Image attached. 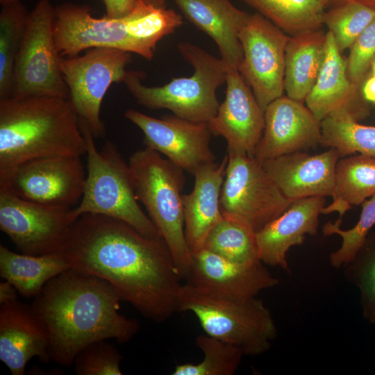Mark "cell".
<instances>
[{"instance_id":"obj_25","label":"cell","mask_w":375,"mask_h":375,"mask_svg":"<svg viewBox=\"0 0 375 375\" xmlns=\"http://www.w3.org/2000/svg\"><path fill=\"white\" fill-rule=\"evenodd\" d=\"M326 40V33L322 29L289 37L284 74V90L288 97L304 103L320 72Z\"/></svg>"},{"instance_id":"obj_26","label":"cell","mask_w":375,"mask_h":375,"mask_svg":"<svg viewBox=\"0 0 375 375\" xmlns=\"http://www.w3.org/2000/svg\"><path fill=\"white\" fill-rule=\"evenodd\" d=\"M70 268L62 251L33 256L17 253L0 245V276L24 297H35L48 281Z\"/></svg>"},{"instance_id":"obj_32","label":"cell","mask_w":375,"mask_h":375,"mask_svg":"<svg viewBox=\"0 0 375 375\" xmlns=\"http://www.w3.org/2000/svg\"><path fill=\"white\" fill-rule=\"evenodd\" d=\"M195 344L203 352V359L198 364L176 365L173 375H233L245 356L239 347L207 334L199 335Z\"/></svg>"},{"instance_id":"obj_7","label":"cell","mask_w":375,"mask_h":375,"mask_svg":"<svg viewBox=\"0 0 375 375\" xmlns=\"http://www.w3.org/2000/svg\"><path fill=\"white\" fill-rule=\"evenodd\" d=\"M128 164L138 201L167 244L182 279H186L192 255L185 235L184 170L148 147L133 153Z\"/></svg>"},{"instance_id":"obj_40","label":"cell","mask_w":375,"mask_h":375,"mask_svg":"<svg viewBox=\"0 0 375 375\" xmlns=\"http://www.w3.org/2000/svg\"><path fill=\"white\" fill-rule=\"evenodd\" d=\"M361 93L367 103L375 104V76L365 79L361 85Z\"/></svg>"},{"instance_id":"obj_29","label":"cell","mask_w":375,"mask_h":375,"mask_svg":"<svg viewBox=\"0 0 375 375\" xmlns=\"http://www.w3.org/2000/svg\"><path fill=\"white\" fill-rule=\"evenodd\" d=\"M203 248L242 265L261 261L256 232L247 224L223 214L207 236Z\"/></svg>"},{"instance_id":"obj_33","label":"cell","mask_w":375,"mask_h":375,"mask_svg":"<svg viewBox=\"0 0 375 375\" xmlns=\"http://www.w3.org/2000/svg\"><path fill=\"white\" fill-rule=\"evenodd\" d=\"M375 18V10L364 4L346 1L325 11L322 17L340 53L351 47L358 35Z\"/></svg>"},{"instance_id":"obj_17","label":"cell","mask_w":375,"mask_h":375,"mask_svg":"<svg viewBox=\"0 0 375 375\" xmlns=\"http://www.w3.org/2000/svg\"><path fill=\"white\" fill-rule=\"evenodd\" d=\"M226 84L225 99L207 122L208 128L226 140L228 153L254 157L265 126V110L239 70H228Z\"/></svg>"},{"instance_id":"obj_31","label":"cell","mask_w":375,"mask_h":375,"mask_svg":"<svg viewBox=\"0 0 375 375\" xmlns=\"http://www.w3.org/2000/svg\"><path fill=\"white\" fill-rule=\"evenodd\" d=\"M28 14L20 1L2 6L0 12V98L11 94L15 61Z\"/></svg>"},{"instance_id":"obj_44","label":"cell","mask_w":375,"mask_h":375,"mask_svg":"<svg viewBox=\"0 0 375 375\" xmlns=\"http://www.w3.org/2000/svg\"><path fill=\"white\" fill-rule=\"evenodd\" d=\"M371 68H372V75L375 76V58L372 62Z\"/></svg>"},{"instance_id":"obj_2","label":"cell","mask_w":375,"mask_h":375,"mask_svg":"<svg viewBox=\"0 0 375 375\" xmlns=\"http://www.w3.org/2000/svg\"><path fill=\"white\" fill-rule=\"evenodd\" d=\"M120 301L106 281L74 268L48 281L31 306L49 333L52 360L68 367L92 342L130 341L140 324L119 312Z\"/></svg>"},{"instance_id":"obj_41","label":"cell","mask_w":375,"mask_h":375,"mask_svg":"<svg viewBox=\"0 0 375 375\" xmlns=\"http://www.w3.org/2000/svg\"><path fill=\"white\" fill-rule=\"evenodd\" d=\"M356 1L360 3L364 4L365 6H367L375 10V0H335V2H338V3H339L343 1Z\"/></svg>"},{"instance_id":"obj_1","label":"cell","mask_w":375,"mask_h":375,"mask_svg":"<svg viewBox=\"0 0 375 375\" xmlns=\"http://www.w3.org/2000/svg\"><path fill=\"white\" fill-rule=\"evenodd\" d=\"M61 251L72 268L106 281L146 318L161 323L178 312L182 277L162 238L86 213L71 225Z\"/></svg>"},{"instance_id":"obj_6","label":"cell","mask_w":375,"mask_h":375,"mask_svg":"<svg viewBox=\"0 0 375 375\" xmlns=\"http://www.w3.org/2000/svg\"><path fill=\"white\" fill-rule=\"evenodd\" d=\"M178 49L194 68L190 77L173 78L162 86L149 87L142 83L140 71H128L123 83L138 103L151 110L168 109L174 115L194 122L207 123L219 106L216 92L226 83L228 68L221 58L188 42Z\"/></svg>"},{"instance_id":"obj_20","label":"cell","mask_w":375,"mask_h":375,"mask_svg":"<svg viewBox=\"0 0 375 375\" xmlns=\"http://www.w3.org/2000/svg\"><path fill=\"white\" fill-rule=\"evenodd\" d=\"M339 158L337 150L329 148L315 155L296 151L265 160L262 165L283 195L294 201L332 196Z\"/></svg>"},{"instance_id":"obj_28","label":"cell","mask_w":375,"mask_h":375,"mask_svg":"<svg viewBox=\"0 0 375 375\" xmlns=\"http://www.w3.org/2000/svg\"><path fill=\"white\" fill-rule=\"evenodd\" d=\"M288 35L321 29L326 8L335 0H242Z\"/></svg>"},{"instance_id":"obj_8","label":"cell","mask_w":375,"mask_h":375,"mask_svg":"<svg viewBox=\"0 0 375 375\" xmlns=\"http://www.w3.org/2000/svg\"><path fill=\"white\" fill-rule=\"evenodd\" d=\"M178 312H191L205 333L239 347L245 356L267 352L277 336L270 310L257 297L236 301L206 294L183 284Z\"/></svg>"},{"instance_id":"obj_24","label":"cell","mask_w":375,"mask_h":375,"mask_svg":"<svg viewBox=\"0 0 375 375\" xmlns=\"http://www.w3.org/2000/svg\"><path fill=\"white\" fill-rule=\"evenodd\" d=\"M228 160L227 153L219 163L212 162L197 169L192 191L183 194L185 235L192 255L203 248L222 217L219 200Z\"/></svg>"},{"instance_id":"obj_13","label":"cell","mask_w":375,"mask_h":375,"mask_svg":"<svg viewBox=\"0 0 375 375\" xmlns=\"http://www.w3.org/2000/svg\"><path fill=\"white\" fill-rule=\"evenodd\" d=\"M290 35L258 12L240 33L243 59L239 72L265 110L284 92L285 49Z\"/></svg>"},{"instance_id":"obj_9","label":"cell","mask_w":375,"mask_h":375,"mask_svg":"<svg viewBox=\"0 0 375 375\" xmlns=\"http://www.w3.org/2000/svg\"><path fill=\"white\" fill-rule=\"evenodd\" d=\"M56 7L40 0L28 14L16 56L11 97L51 96L69 99L53 34Z\"/></svg>"},{"instance_id":"obj_22","label":"cell","mask_w":375,"mask_h":375,"mask_svg":"<svg viewBox=\"0 0 375 375\" xmlns=\"http://www.w3.org/2000/svg\"><path fill=\"white\" fill-rule=\"evenodd\" d=\"M324 197L294 201L280 216L256 232L260 260L290 273L286 256L290 249L303 243L306 235H315L319 217L325 207Z\"/></svg>"},{"instance_id":"obj_16","label":"cell","mask_w":375,"mask_h":375,"mask_svg":"<svg viewBox=\"0 0 375 375\" xmlns=\"http://www.w3.org/2000/svg\"><path fill=\"white\" fill-rule=\"evenodd\" d=\"M186 279L206 294L236 301L256 297L262 290L279 283L262 261L242 265L203 248L192 253Z\"/></svg>"},{"instance_id":"obj_35","label":"cell","mask_w":375,"mask_h":375,"mask_svg":"<svg viewBox=\"0 0 375 375\" xmlns=\"http://www.w3.org/2000/svg\"><path fill=\"white\" fill-rule=\"evenodd\" d=\"M341 224L342 220L338 219L326 223L322 228L324 236L338 235L342 238L340 248L329 256L331 265L337 269L351 261L375 225V194L362 203L359 219L353 227L343 230Z\"/></svg>"},{"instance_id":"obj_21","label":"cell","mask_w":375,"mask_h":375,"mask_svg":"<svg viewBox=\"0 0 375 375\" xmlns=\"http://www.w3.org/2000/svg\"><path fill=\"white\" fill-rule=\"evenodd\" d=\"M320 122L327 116L346 112L357 121L369 113L361 87L351 82L347 60L338 51L332 33H326L325 54L317 81L304 101Z\"/></svg>"},{"instance_id":"obj_19","label":"cell","mask_w":375,"mask_h":375,"mask_svg":"<svg viewBox=\"0 0 375 375\" xmlns=\"http://www.w3.org/2000/svg\"><path fill=\"white\" fill-rule=\"evenodd\" d=\"M33 357L52 360L44 324L31 304L16 300L0 305V360L12 375H24Z\"/></svg>"},{"instance_id":"obj_36","label":"cell","mask_w":375,"mask_h":375,"mask_svg":"<svg viewBox=\"0 0 375 375\" xmlns=\"http://www.w3.org/2000/svg\"><path fill=\"white\" fill-rule=\"evenodd\" d=\"M122 356L106 340L92 342L76 356L74 371L77 375H122Z\"/></svg>"},{"instance_id":"obj_10","label":"cell","mask_w":375,"mask_h":375,"mask_svg":"<svg viewBox=\"0 0 375 375\" xmlns=\"http://www.w3.org/2000/svg\"><path fill=\"white\" fill-rule=\"evenodd\" d=\"M228 155L219 200L222 213L247 224L257 232L293 201L283 195L257 158L246 154Z\"/></svg>"},{"instance_id":"obj_34","label":"cell","mask_w":375,"mask_h":375,"mask_svg":"<svg viewBox=\"0 0 375 375\" xmlns=\"http://www.w3.org/2000/svg\"><path fill=\"white\" fill-rule=\"evenodd\" d=\"M342 269L346 278L360 292L363 317L375 324V232L368 234L355 257Z\"/></svg>"},{"instance_id":"obj_12","label":"cell","mask_w":375,"mask_h":375,"mask_svg":"<svg viewBox=\"0 0 375 375\" xmlns=\"http://www.w3.org/2000/svg\"><path fill=\"white\" fill-rule=\"evenodd\" d=\"M72 208L34 203L0 188V229L22 253L61 251L74 222Z\"/></svg>"},{"instance_id":"obj_15","label":"cell","mask_w":375,"mask_h":375,"mask_svg":"<svg viewBox=\"0 0 375 375\" xmlns=\"http://www.w3.org/2000/svg\"><path fill=\"white\" fill-rule=\"evenodd\" d=\"M124 116L143 132L146 147L165 156L182 169L194 174L201 166L215 162L207 123L174 115L157 119L134 109L127 110Z\"/></svg>"},{"instance_id":"obj_37","label":"cell","mask_w":375,"mask_h":375,"mask_svg":"<svg viewBox=\"0 0 375 375\" xmlns=\"http://www.w3.org/2000/svg\"><path fill=\"white\" fill-rule=\"evenodd\" d=\"M349 49L347 59L348 76L352 83L361 87L375 58V18L358 35Z\"/></svg>"},{"instance_id":"obj_43","label":"cell","mask_w":375,"mask_h":375,"mask_svg":"<svg viewBox=\"0 0 375 375\" xmlns=\"http://www.w3.org/2000/svg\"><path fill=\"white\" fill-rule=\"evenodd\" d=\"M19 1L20 0H0V3L1 6H4Z\"/></svg>"},{"instance_id":"obj_27","label":"cell","mask_w":375,"mask_h":375,"mask_svg":"<svg viewBox=\"0 0 375 375\" xmlns=\"http://www.w3.org/2000/svg\"><path fill=\"white\" fill-rule=\"evenodd\" d=\"M375 194V157L362 154L338 160L333 201L323 214L337 212L339 219L353 206Z\"/></svg>"},{"instance_id":"obj_3","label":"cell","mask_w":375,"mask_h":375,"mask_svg":"<svg viewBox=\"0 0 375 375\" xmlns=\"http://www.w3.org/2000/svg\"><path fill=\"white\" fill-rule=\"evenodd\" d=\"M85 153L79 117L69 99L0 98V185L28 160Z\"/></svg>"},{"instance_id":"obj_23","label":"cell","mask_w":375,"mask_h":375,"mask_svg":"<svg viewBox=\"0 0 375 375\" xmlns=\"http://www.w3.org/2000/svg\"><path fill=\"white\" fill-rule=\"evenodd\" d=\"M184 17L216 43L228 69L239 70L243 59L240 33L250 16L229 0H174Z\"/></svg>"},{"instance_id":"obj_38","label":"cell","mask_w":375,"mask_h":375,"mask_svg":"<svg viewBox=\"0 0 375 375\" xmlns=\"http://www.w3.org/2000/svg\"><path fill=\"white\" fill-rule=\"evenodd\" d=\"M105 9L106 17L119 18L129 14L134 8L136 0H101Z\"/></svg>"},{"instance_id":"obj_39","label":"cell","mask_w":375,"mask_h":375,"mask_svg":"<svg viewBox=\"0 0 375 375\" xmlns=\"http://www.w3.org/2000/svg\"><path fill=\"white\" fill-rule=\"evenodd\" d=\"M18 291L10 282L4 280L0 283V305L18 300Z\"/></svg>"},{"instance_id":"obj_14","label":"cell","mask_w":375,"mask_h":375,"mask_svg":"<svg viewBox=\"0 0 375 375\" xmlns=\"http://www.w3.org/2000/svg\"><path fill=\"white\" fill-rule=\"evenodd\" d=\"M85 177L81 156L44 157L19 165L0 188L34 203L74 208L82 198Z\"/></svg>"},{"instance_id":"obj_42","label":"cell","mask_w":375,"mask_h":375,"mask_svg":"<svg viewBox=\"0 0 375 375\" xmlns=\"http://www.w3.org/2000/svg\"><path fill=\"white\" fill-rule=\"evenodd\" d=\"M151 4L157 8H165L167 0H147Z\"/></svg>"},{"instance_id":"obj_30","label":"cell","mask_w":375,"mask_h":375,"mask_svg":"<svg viewBox=\"0 0 375 375\" xmlns=\"http://www.w3.org/2000/svg\"><path fill=\"white\" fill-rule=\"evenodd\" d=\"M319 144L336 149L340 157H375V126L361 124L346 112L333 113L321 121Z\"/></svg>"},{"instance_id":"obj_11","label":"cell","mask_w":375,"mask_h":375,"mask_svg":"<svg viewBox=\"0 0 375 375\" xmlns=\"http://www.w3.org/2000/svg\"><path fill=\"white\" fill-rule=\"evenodd\" d=\"M131 60V53L106 47L88 49L80 56L61 57L60 69L69 99L94 138L106 135L100 117L103 99L112 83H123Z\"/></svg>"},{"instance_id":"obj_4","label":"cell","mask_w":375,"mask_h":375,"mask_svg":"<svg viewBox=\"0 0 375 375\" xmlns=\"http://www.w3.org/2000/svg\"><path fill=\"white\" fill-rule=\"evenodd\" d=\"M182 24L174 10L155 7L147 0H136L133 10L119 18H97L88 5L64 3L56 7L53 34L62 57L106 47L151 60L159 40Z\"/></svg>"},{"instance_id":"obj_18","label":"cell","mask_w":375,"mask_h":375,"mask_svg":"<svg viewBox=\"0 0 375 375\" xmlns=\"http://www.w3.org/2000/svg\"><path fill=\"white\" fill-rule=\"evenodd\" d=\"M321 122L305 103L281 96L265 110V126L254 157L261 162L319 144Z\"/></svg>"},{"instance_id":"obj_5","label":"cell","mask_w":375,"mask_h":375,"mask_svg":"<svg viewBox=\"0 0 375 375\" xmlns=\"http://www.w3.org/2000/svg\"><path fill=\"white\" fill-rule=\"evenodd\" d=\"M79 122L86 144L87 171L82 198L72 208L73 219L86 213L104 215L126 222L147 237L162 238L138 203L129 165L116 145L107 141L98 150L89 126Z\"/></svg>"}]
</instances>
